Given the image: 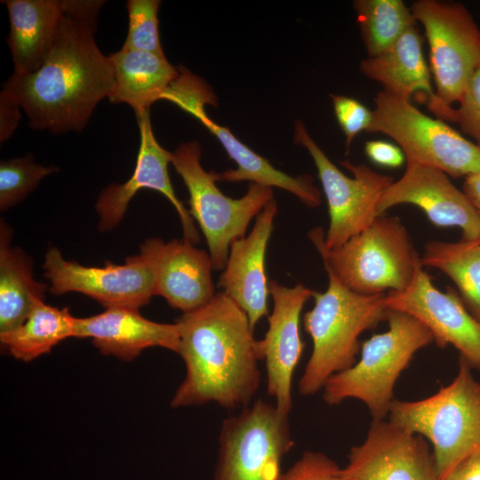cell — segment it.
<instances>
[{
  "label": "cell",
  "mask_w": 480,
  "mask_h": 480,
  "mask_svg": "<svg viewBox=\"0 0 480 480\" xmlns=\"http://www.w3.org/2000/svg\"><path fill=\"white\" fill-rule=\"evenodd\" d=\"M176 324L186 375L171 405L251 404L260 384L263 355L246 313L220 292L206 305L183 313Z\"/></svg>",
  "instance_id": "cell-1"
},
{
  "label": "cell",
  "mask_w": 480,
  "mask_h": 480,
  "mask_svg": "<svg viewBox=\"0 0 480 480\" xmlns=\"http://www.w3.org/2000/svg\"><path fill=\"white\" fill-rule=\"evenodd\" d=\"M95 30L66 13L42 66L29 74H12L4 84L33 129L53 134L80 132L98 103L111 95L114 68L99 49Z\"/></svg>",
  "instance_id": "cell-2"
},
{
  "label": "cell",
  "mask_w": 480,
  "mask_h": 480,
  "mask_svg": "<svg viewBox=\"0 0 480 480\" xmlns=\"http://www.w3.org/2000/svg\"><path fill=\"white\" fill-rule=\"evenodd\" d=\"M328 288L315 292V305L303 316L313 349L299 380V393L311 396L335 373L352 367L360 350L359 336L387 321L386 293L358 294L326 270Z\"/></svg>",
  "instance_id": "cell-3"
},
{
  "label": "cell",
  "mask_w": 480,
  "mask_h": 480,
  "mask_svg": "<svg viewBox=\"0 0 480 480\" xmlns=\"http://www.w3.org/2000/svg\"><path fill=\"white\" fill-rule=\"evenodd\" d=\"M388 420L430 442L439 480H443L480 450V382L460 357L458 374L449 385L424 399H395Z\"/></svg>",
  "instance_id": "cell-4"
},
{
  "label": "cell",
  "mask_w": 480,
  "mask_h": 480,
  "mask_svg": "<svg viewBox=\"0 0 480 480\" xmlns=\"http://www.w3.org/2000/svg\"><path fill=\"white\" fill-rule=\"evenodd\" d=\"M388 330L362 345L359 361L331 376L323 400L337 405L348 398L362 401L372 420H384L394 398V387L415 353L434 341L430 330L412 316L388 308Z\"/></svg>",
  "instance_id": "cell-5"
},
{
  "label": "cell",
  "mask_w": 480,
  "mask_h": 480,
  "mask_svg": "<svg viewBox=\"0 0 480 480\" xmlns=\"http://www.w3.org/2000/svg\"><path fill=\"white\" fill-rule=\"evenodd\" d=\"M308 236L322 256L325 270L348 289L363 295L404 290L420 259L401 220L384 214L334 249L324 247L321 228H313Z\"/></svg>",
  "instance_id": "cell-6"
},
{
  "label": "cell",
  "mask_w": 480,
  "mask_h": 480,
  "mask_svg": "<svg viewBox=\"0 0 480 480\" xmlns=\"http://www.w3.org/2000/svg\"><path fill=\"white\" fill-rule=\"evenodd\" d=\"M201 146L193 140L172 152L171 164L189 193V213L199 225L209 248L214 270L224 269L233 241L245 236L248 225L272 199V188L251 183L239 199L222 194L216 186V172H206L200 163Z\"/></svg>",
  "instance_id": "cell-7"
},
{
  "label": "cell",
  "mask_w": 480,
  "mask_h": 480,
  "mask_svg": "<svg viewBox=\"0 0 480 480\" xmlns=\"http://www.w3.org/2000/svg\"><path fill=\"white\" fill-rule=\"evenodd\" d=\"M373 100L372 119L366 132L392 138L407 161L437 168L454 178L480 172V146L443 120L426 116L410 100L383 90Z\"/></svg>",
  "instance_id": "cell-8"
},
{
  "label": "cell",
  "mask_w": 480,
  "mask_h": 480,
  "mask_svg": "<svg viewBox=\"0 0 480 480\" xmlns=\"http://www.w3.org/2000/svg\"><path fill=\"white\" fill-rule=\"evenodd\" d=\"M293 445L289 413L258 399L223 420L214 480H280Z\"/></svg>",
  "instance_id": "cell-9"
},
{
  "label": "cell",
  "mask_w": 480,
  "mask_h": 480,
  "mask_svg": "<svg viewBox=\"0 0 480 480\" xmlns=\"http://www.w3.org/2000/svg\"><path fill=\"white\" fill-rule=\"evenodd\" d=\"M410 10L425 30L436 94L452 107L480 68V29L460 3L417 0Z\"/></svg>",
  "instance_id": "cell-10"
},
{
  "label": "cell",
  "mask_w": 480,
  "mask_h": 480,
  "mask_svg": "<svg viewBox=\"0 0 480 480\" xmlns=\"http://www.w3.org/2000/svg\"><path fill=\"white\" fill-rule=\"evenodd\" d=\"M293 141L307 148L312 156L327 199L330 225L324 239V247L328 250L340 247L379 217V199L394 179L364 164H353L348 160L340 164L353 177L345 175L331 162L300 120L294 123Z\"/></svg>",
  "instance_id": "cell-11"
},
{
  "label": "cell",
  "mask_w": 480,
  "mask_h": 480,
  "mask_svg": "<svg viewBox=\"0 0 480 480\" xmlns=\"http://www.w3.org/2000/svg\"><path fill=\"white\" fill-rule=\"evenodd\" d=\"M42 267L50 282L48 290L56 296L76 292L106 308L136 309L155 296L153 273L140 254L127 257L122 265L106 261L104 267H86L65 260L58 248L51 247Z\"/></svg>",
  "instance_id": "cell-12"
},
{
  "label": "cell",
  "mask_w": 480,
  "mask_h": 480,
  "mask_svg": "<svg viewBox=\"0 0 480 480\" xmlns=\"http://www.w3.org/2000/svg\"><path fill=\"white\" fill-rule=\"evenodd\" d=\"M388 308L405 312L427 326L439 348L454 346L471 368L480 372V322L468 311L451 287L440 292L423 269L420 259L410 284L403 291H388Z\"/></svg>",
  "instance_id": "cell-13"
},
{
  "label": "cell",
  "mask_w": 480,
  "mask_h": 480,
  "mask_svg": "<svg viewBox=\"0 0 480 480\" xmlns=\"http://www.w3.org/2000/svg\"><path fill=\"white\" fill-rule=\"evenodd\" d=\"M341 480H439L433 452L420 435L372 420L364 442L351 447Z\"/></svg>",
  "instance_id": "cell-14"
},
{
  "label": "cell",
  "mask_w": 480,
  "mask_h": 480,
  "mask_svg": "<svg viewBox=\"0 0 480 480\" xmlns=\"http://www.w3.org/2000/svg\"><path fill=\"white\" fill-rule=\"evenodd\" d=\"M140 134V149L134 172L124 183H112L100 192L95 209L99 216L98 229L107 232L123 220L128 204L141 188L156 190L173 205L180 220L183 238L196 244L200 235L193 218L177 197L168 173L172 152L164 149L153 133L149 110L135 114Z\"/></svg>",
  "instance_id": "cell-15"
},
{
  "label": "cell",
  "mask_w": 480,
  "mask_h": 480,
  "mask_svg": "<svg viewBox=\"0 0 480 480\" xmlns=\"http://www.w3.org/2000/svg\"><path fill=\"white\" fill-rule=\"evenodd\" d=\"M402 204L418 206L437 227L460 228L461 240H480L479 213L467 195L437 168L407 161L404 175L381 194L377 204L378 215Z\"/></svg>",
  "instance_id": "cell-16"
},
{
  "label": "cell",
  "mask_w": 480,
  "mask_h": 480,
  "mask_svg": "<svg viewBox=\"0 0 480 480\" xmlns=\"http://www.w3.org/2000/svg\"><path fill=\"white\" fill-rule=\"evenodd\" d=\"M268 290L273 309L268 316V328L260 340L267 391L279 410L290 413L292 376L305 347L300 333V313L316 291L302 284L286 287L274 280L268 282Z\"/></svg>",
  "instance_id": "cell-17"
},
{
  "label": "cell",
  "mask_w": 480,
  "mask_h": 480,
  "mask_svg": "<svg viewBox=\"0 0 480 480\" xmlns=\"http://www.w3.org/2000/svg\"><path fill=\"white\" fill-rule=\"evenodd\" d=\"M139 254L153 273L155 296L164 298L172 308L190 312L216 294L210 255L191 242L151 237L140 244Z\"/></svg>",
  "instance_id": "cell-18"
},
{
  "label": "cell",
  "mask_w": 480,
  "mask_h": 480,
  "mask_svg": "<svg viewBox=\"0 0 480 480\" xmlns=\"http://www.w3.org/2000/svg\"><path fill=\"white\" fill-rule=\"evenodd\" d=\"M212 92L207 88H195L183 92L176 105L198 119L220 140L236 169L216 172L217 181L236 182L249 180L265 187H277L295 195L308 207L321 204V193L310 175L291 176L275 168L262 156L236 139L230 131L208 117L205 104L216 106Z\"/></svg>",
  "instance_id": "cell-19"
},
{
  "label": "cell",
  "mask_w": 480,
  "mask_h": 480,
  "mask_svg": "<svg viewBox=\"0 0 480 480\" xmlns=\"http://www.w3.org/2000/svg\"><path fill=\"white\" fill-rule=\"evenodd\" d=\"M276 212L277 204L272 198L256 216L250 234L232 242L218 282L223 292L246 313L253 330L263 316L269 315L265 255Z\"/></svg>",
  "instance_id": "cell-20"
},
{
  "label": "cell",
  "mask_w": 480,
  "mask_h": 480,
  "mask_svg": "<svg viewBox=\"0 0 480 480\" xmlns=\"http://www.w3.org/2000/svg\"><path fill=\"white\" fill-rule=\"evenodd\" d=\"M366 77L380 83L383 91L425 104L438 119L455 123V108L442 103L434 92L431 72L422 52V37L416 25L409 28L386 52L360 63Z\"/></svg>",
  "instance_id": "cell-21"
},
{
  "label": "cell",
  "mask_w": 480,
  "mask_h": 480,
  "mask_svg": "<svg viewBox=\"0 0 480 480\" xmlns=\"http://www.w3.org/2000/svg\"><path fill=\"white\" fill-rule=\"evenodd\" d=\"M74 338H90L103 355L124 361L133 360L148 348L178 353L180 347L176 323L153 322L130 308H109L94 316L76 317Z\"/></svg>",
  "instance_id": "cell-22"
},
{
  "label": "cell",
  "mask_w": 480,
  "mask_h": 480,
  "mask_svg": "<svg viewBox=\"0 0 480 480\" xmlns=\"http://www.w3.org/2000/svg\"><path fill=\"white\" fill-rule=\"evenodd\" d=\"M10 20L8 44L14 70H37L48 56L66 14L64 0H6Z\"/></svg>",
  "instance_id": "cell-23"
},
{
  "label": "cell",
  "mask_w": 480,
  "mask_h": 480,
  "mask_svg": "<svg viewBox=\"0 0 480 480\" xmlns=\"http://www.w3.org/2000/svg\"><path fill=\"white\" fill-rule=\"evenodd\" d=\"M108 57L115 73L108 100L129 105L135 114L149 110L155 101L163 99L180 75L179 68L171 65L164 55L121 48Z\"/></svg>",
  "instance_id": "cell-24"
},
{
  "label": "cell",
  "mask_w": 480,
  "mask_h": 480,
  "mask_svg": "<svg viewBox=\"0 0 480 480\" xmlns=\"http://www.w3.org/2000/svg\"><path fill=\"white\" fill-rule=\"evenodd\" d=\"M12 228L0 224V333L21 325L35 304L44 299L47 285L36 281L33 260L20 248L12 246Z\"/></svg>",
  "instance_id": "cell-25"
},
{
  "label": "cell",
  "mask_w": 480,
  "mask_h": 480,
  "mask_svg": "<svg viewBox=\"0 0 480 480\" xmlns=\"http://www.w3.org/2000/svg\"><path fill=\"white\" fill-rule=\"evenodd\" d=\"M75 320L68 308H58L38 300L24 323L0 333L2 346L23 362L48 354L60 341L74 338Z\"/></svg>",
  "instance_id": "cell-26"
},
{
  "label": "cell",
  "mask_w": 480,
  "mask_h": 480,
  "mask_svg": "<svg viewBox=\"0 0 480 480\" xmlns=\"http://www.w3.org/2000/svg\"><path fill=\"white\" fill-rule=\"evenodd\" d=\"M420 260L423 267L440 269L454 282L466 308L480 322V240L429 241Z\"/></svg>",
  "instance_id": "cell-27"
},
{
  "label": "cell",
  "mask_w": 480,
  "mask_h": 480,
  "mask_svg": "<svg viewBox=\"0 0 480 480\" xmlns=\"http://www.w3.org/2000/svg\"><path fill=\"white\" fill-rule=\"evenodd\" d=\"M353 7L368 57L386 52L416 25L410 8L402 0H356Z\"/></svg>",
  "instance_id": "cell-28"
},
{
  "label": "cell",
  "mask_w": 480,
  "mask_h": 480,
  "mask_svg": "<svg viewBox=\"0 0 480 480\" xmlns=\"http://www.w3.org/2000/svg\"><path fill=\"white\" fill-rule=\"evenodd\" d=\"M59 171L54 165L44 166L28 154L23 157L2 160L0 164V209L2 212L26 198L46 176Z\"/></svg>",
  "instance_id": "cell-29"
},
{
  "label": "cell",
  "mask_w": 480,
  "mask_h": 480,
  "mask_svg": "<svg viewBox=\"0 0 480 480\" xmlns=\"http://www.w3.org/2000/svg\"><path fill=\"white\" fill-rule=\"evenodd\" d=\"M158 0H129V28L122 49L164 55L158 34Z\"/></svg>",
  "instance_id": "cell-30"
},
{
  "label": "cell",
  "mask_w": 480,
  "mask_h": 480,
  "mask_svg": "<svg viewBox=\"0 0 480 480\" xmlns=\"http://www.w3.org/2000/svg\"><path fill=\"white\" fill-rule=\"evenodd\" d=\"M340 471L338 464L326 454L307 451L284 471L280 480H341Z\"/></svg>",
  "instance_id": "cell-31"
},
{
  "label": "cell",
  "mask_w": 480,
  "mask_h": 480,
  "mask_svg": "<svg viewBox=\"0 0 480 480\" xmlns=\"http://www.w3.org/2000/svg\"><path fill=\"white\" fill-rule=\"evenodd\" d=\"M334 113L346 137L347 151L354 138L367 131L372 119V111L357 100L344 95H331Z\"/></svg>",
  "instance_id": "cell-32"
},
{
  "label": "cell",
  "mask_w": 480,
  "mask_h": 480,
  "mask_svg": "<svg viewBox=\"0 0 480 480\" xmlns=\"http://www.w3.org/2000/svg\"><path fill=\"white\" fill-rule=\"evenodd\" d=\"M455 108V123L480 146V68L471 76Z\"/></svg>",
  "instance_id": "cell-33"
},
{
  "label": "cell",
  "mask_w": 480,
  "mask_h": 480,
  "mask_svg": "<svg viewBox=\"0 0 480 480\" xmlns=\"http://www.w3.org/2000/svg\"><path fill=\"white\" fill-rule=\"evenodd\" d=\"M364 151L369 159L381 166L400 167L404 162L403 150L388 141L371 140L365 143Z\"/></svg>",
  "instance_id": "cell-34"
},
{
  "label": "cell",
  "mask_w": 480,
  "mask_h": 480,
  "mask_svg": "<svg viewBox=\"0 0 480 480\" xmlns=\"http://www.w3.org/2000/svg\"><path fill=\"white\" fill-rule=\"evenodd\" d=\"M21 107L17 100L6 90L0 93V141L4 142L12 136L16 130L20 118Z\"/></svg>",
  "instance_id": "cell-35"
},
{
  "label": "cell",
  "mask_w": 480,
  "mask_h": 480,
  "mask_svg": "<svg viewBox=\"0 0 480 480\" xmlns=\"http://www.w3.org/2000/svg\"><path fill=\"white\" fill-rule=\"evenodd\" d=\"M443 480H480V450L460 462Z\"/></svg>",
  "instance_id": "cell-36"
},
{
  "label": "cell",
  "mask_w": 480,
  "mask_h": 480,
  "mask_svg": "<svg viewBox=\"0 0 480 480\" xmlns=\"http://www.w3.org/2000/svg\"><path fill=\"white\" fill-rule=\"evenodd\" d=\"M463 192L480 215V172L466 177Z\"/></svg>",
  "instance_id": "cell-37"
}]
</instances>
